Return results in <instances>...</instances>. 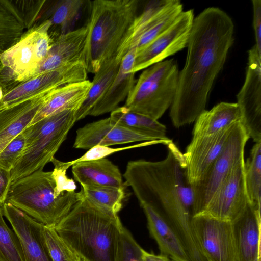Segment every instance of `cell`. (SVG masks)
Instances as JSON below:
<instances>
[{
	"label": "cell",
	"instance_id": "cell-14",
	"mask_svg": "<svg viewBox=\"0 0 261 261\" xmlns=\"http://www.w3.org/2000/svg\"><path fill=\"white\" fill-rule=\"evenodd\" d=\"M85 65L77 63L38 74L21 82L4 94L0 109L41 93L86 80Z\"/></svg>",
	"mask_w": 261,
	"mask_h": 261
},
{
	"label": "cell",
	"instance_id": "cell-24",
	"mask_svg": "<svg viewBox=\"0 0 261 261\" xmlns=\"http://www.w3.org/2000/svg\"><path fill=\"white\" fill-rule=\"evenodd\" d=\"M91 85V82L86 80L53 90L40 107L30 125L65 110H77L86 98Z\"/></svg>",
	"mask_w": 261,
	"mask_h": 261
},
{
	"label": "cell",
	"instance_id": "cell-27",
	"mask_svg": "<svg viewBox=\"0 0 261 261\" xmlns=\"http://www.w3.org/2000/svg\"><path fill=\"white\" fill-rule=\"evenodd\" d=\"M122 60L117 58L104 63L95 73L91 87L84 101L76 112V120L89 115L92 109L106 93L116 77Z\"/></svg>",
	"mask_w": 261,
	"mask_h": 261
},
{
	"label": "cell",
	"instance_id": "cell-19",
	"mask_svg": "<svg viewBox=\"0 0 261 261\" xmlns=\"http://www.w3.org/2000/svg\"><path fill=\"white\" fill-rule=\"evenodd\" d=\"M87 29L82 27L53 40L50 50L33 76L77 63L85 65Z\"/></svg>",
	"mask_w": 261,
	"mask_h": 261
},
{
	"label": "cell",
	"instance_id": "cell-40",
	"mask_svg": "<svg viewBox=\"0 0 261 261\" xmlns=\"http://www.w3.org/2000/svg\"><path fill=\"white\" fill-rule=\"evenodd\" d=\"M11 184V172L0 167V203L4 204L6 200Z\"/></svg>",
	"mask_w": 261,
	"mask_h": 261
},
{
	"label": "cell",
	"instance_id": "cell-42",
	"mask_svg": "<svg viewBox=\"0 0 261 261\" xmlns=\"http://www.w3.org/2000/svg\"><path fill=\"white\" fill-rule=\"evenodd\" d=\"M4 96V92L2 88L0 87V101L2 99Z\"/></svg>",
	"mask_w": 261,
	"mask_h": 261
},
{
	"label": "cell",
	"instance_id": "cell-15",
	"mask_svg": "<svg viewBox=\"0 0 261 261\" xmlns=\"http://www.w3.org/2000/svg\"><path fill=\"white\" fill-rule=\"evenodd\" d=\"M244 162L242 161L234 167L201 213L232 222L243 212L248 202Z\"/></svg>",
	"mask_w": 261,
	"mask_h": 261
},
{
	"label": "cell",
	"instance_id": "cell-32",
	"mask_svg": "<svg viewBox=\"0 0 261 261\" xmlns=\"http://www.w3.org/2000/svg\"><path fill=\"white\" fill-rule=\"evenodd\" d=\"M84 196L97 205L118 213L122 207L126 197L125 189L112 187H81Z\"/></svg>",
	"mask_w": 261,
	"mask_h": 261
},
{
	"label": "cell",
	"instance_id": "cell-18",
	"mask_svg": "<svg viewBox=\"0 0 261 261\" xmlns=\"http://www.w3.org/2000/svg\"><path fill=\"white\" fill-rule=\"evenodd\" d=\"M154 140H157L120 126L109 117L88 123L77 129L73 147L89 149L96 145L109 146Z\"/></svg>",
	"mask_w": 261,
	"mask_h": 261
},
{
	"label": "cell",
	"instance_id": "cell-28",
	"mask_svg": "<svg viewBox=\"0 0 261 261\" xmlns=\"http://www.w3.org/2000/svg\"><path fill=\"white\" fill-rule=\"evenodd\" d=\"M84 3L82 0H60L47 6L43 21H50L49 32L53 40L70 31L69 29L79 17Z\"/></svg>",
	"mask_w": 261,
	"mask_h": 261
},
{
	"label": "cell",
	"instance_id": "cell-13",
	"mask_svg": "<svg viewBox=\"0 0 261 261\" xmlns=\"http://www.w3.org/2000/svg\"><path fill=\"white\" fill-rule=\"evenodd\" d=\"M237 99L242 125L250 138L261 142V54L255 45L248 51L245 80Z\"/></svg>",
	"mask_w": 261,
	"mask_h": 261
},
{
	"label": "cell",
	"instance_id": "cell-26",
	"mask_svg": "<svg viewBox=\"0 0 261 261\" xmlns=\"http://www.w3.org/2000/svg\"><path fill=\"white\" fill-rule=\"evenodd\" d=\"M241 120V112L236 102H221L199 115L193 127V137L217 133Z\"/></svg>",
	"mask_w": 261,
	"mask_h": 261
},
{
	"label": "cell",
	"instance_id": "cell-22",
	"mask_svg": "<svg viewBox=\"0 0 261 261\" xmlns=\"http://www.w3.org/2000/svg\"><path fill=\"white\" fill-rule=\"evenodd\" d=\"M72 172L81 187L125 189L126 186L118 167L106 158L75 163Z\"/></svg>",
	"mask_w": 261,
	"mask_h": 261
},
{
	"label": "cell",
	"instance_id": "cell-41",
	"mask_svg": "<svg viewBox=\"0 0 261 261\" xmlns=\"http://www.w3.org/2000/svg\"><path fill=\"white\" fill-rule=\"evenodd\" d=\"M142 258L143 261H170V259L165 255L160 254L156 255L153 253L147 252L143 249Z\"/></svg>",
	"mask_w": 261,
	"mask_h": 261
},
{
	"label": "cell",
	"instance_id": "cell-6",
	"mask_svg": "<svg viewBox=\"0 0 261 261\" xmlns=\"http://www.w3.org/2000/svg\"><path fill=\"white\" fill-rule=\"evenodd\" d=\"M76 111L68 110L50 116L23 130L26 144L10 171L11 182L43 169L50 162L76 121Z\"/></svg>",
	"mask_w": 261,
	"mask_h": 261
},
{
	"label": "cell",
	"instance_id": "cell-2",
	"mask_svg": "<svg viewBox=\"0 0 261 261\" xmlns=\"http://www.w3.org/2000/svg\"><path fill=\"white\" fill-rule=\"evenodd\" d=\"M159 161L128 162L123 174L140 205L161 215L180 240L190 261H206L196 239L192 221L196 215L193 189L185 172L183 153L172 141Z\"/></svg>",
	"mask_w": 261,
	"mask_h": 261
},
{
	"label": "cell",
	"instance_id": "cell-31",
	"mask_svg": "<svg viewBox=\"0 0 261 261\" xmlns=\"http://www.w3.org/2000/svg\"><path fill=\"white\" fill-rule=\"evenodd\" d=\"M244 177L248 202L260 211L261 142L255 143L244 162Z\"/></svg>",
	"mask_w": 261,
	"mask_h": 261
},
{
	"label": "cell",
	"instance_id": "cell-7",
	"mask_svg": "<svg viewBox=\"0 0 261 261\" xmlns=\"http://www.w3.org/2000/svg\"><path fill=\"white\" fill-rule=\"evenodd\" d=\"M179 73L177 62L173 59L146 68L135 83L124 106L133 112L158 120L174 100Z\"/></svg>",
	"mask_w": 261,
	"mask_h": 261
},
{
	"label": "cell",
	"instance_id": "cell-10",
	"mask_svg": "<svg viewBox=\"0 0 261 261\" xmlns=\"http://www.w3.org/2000/svg\"><path fill=\"white\" fill-rule=\"evenodd\" d=\"M182 11V4L178 0L150 1L137 16L120 58L123 59L132 49H135L136 54L141 51L167 29Z\"/></svg>",
	"mask_w": 261,
	"mask_h": 261
},
{
	"label": "cell",
	"instance_id": "cell-39",
	"mask_svg": "<svg viewBox=\"0 0 261 261\" xmlns=\"http://www.w3.org/2000/svg\"><path fill=\"white\" fill-rule=\"evenodd\" d=\"M253 7V25L255 38V46L261 54V1H252Z\"/></svg>",
	"mask_w": 261,
	"mask_h": 261
},
{
	"label": "cell",
	"instance_id": "cell-3",
	"mask_svg": "<svg viewBox=\"0 0 261 261\" xmlns=\"http://www.w3.org/2000/svg\"><path fill=\"white\" fill-rule=\"evenodd\" d=\"M123 228L117 213L97 205L83 194L54 227L82 261H118Z\"/></svg>",
	"mask_w": 261,
	"mask_h": 261
},
{
	"label": "cell",
	"instance_id": "cell-21",
	"mask_svg": "<svg viewBox=\"0 0 261 261\" xmlns=\"http://www.w3.org/2000/svg\"><path fill=\"white\" fill-rule=\"evenodd\" d=\"M232 223L240 261H261L260 211L248 202Z\"/></svg>",
	"mask_w": 261,
	"mask_h": 261
},
{
	"label": "cell",
	"instance_id": "cell-11",
	"mask_svg": "<svg viewBox=\"0 0 261 261\" xmlns=\"http://www.w3.org/2000/svg\"><path fill=\"white\" fill-rule=\"evenodd\" d=\"M192 225L207 261H240L231 222L200 213L194 217Z\"/></svg>",
	"mask_w": 261,
	"mask_h": 261
},
{
	"label": "cell",
	"instance_id": "cell-23",
	"mask_svg": "<svg viewBox=\"0 0 261 261\" xmlns=\"http://www.w3.org/2000/svg\"><path fill=\"white\" fill-rule=\"evenodd\" d=\"M135 56V49H132L123 58L116 77L89 115L97 116L111 112L127 98L136 83L135 73L132 71Z\"/></svg>",
	"mask_w": 261,
	"mask_h": 261
},
{
	"label": "cell",
	"instance_id": "cell-34",
	"mask_svg": "<svg viewBox=\"0 0 261 261\" xmlns=\"http://www.w3.org/2000/svg\"><path fill=\"white\" fill-rule=\"evenodd\" d=\"M43 234L53 261H82L61 238L54 227L44 225Z\"/></svg>",
	"mask_w": 261,
	"mask_h": 261
},
{
	"label": "cell",
	"instance_id": "cell-9",
	"mask_svg": "<svg viewBox=\"0 0 261 261\" xmlns=\"http://www.w3.org/2000/svg\"><path fill=\"white\" fill-rule=\"evenodd\" d=\"M250 139L241 122L236 123L221 152L203 177L192 185L196 215L202 213L234 167L244 160Z\"/></svg>",
	"mask_w": 261,
	"mask_h": 261
},
{
	"label": "cell",
	"instance_id": "cell-5",
	"mask_svg": "<svg viewBox=\"0 0 261 261\" xmlns=\"http://www.w3.org/2000/svg\"><path fill=\"white\" fill-rule=\"evenodd\" d=\"M51 173L39 169L13 181L5 202L37 221L54 227L80 200L82 194L81 191L65 192L56 197Z\"/></svg>",
	"mask_w": 261,
	"mask_h": 261
},
{
	"label": "cell",
	"instance_id": "cell-29",
	"mask_svg": "<svg viewBox=\"0 0 261 261\" xmlns=\"http://www.w3.org/2000/svg\"><path fill=\"white\" fill-rule=\"evenodd\" d=\"M110 117L116 123L131 130L147 135L157 140L170 141L166 126L158 120L133 112L126 107H118L111 112Z\"/></svg>",
	"mask_w": 261,
	"mask_h": 261
},
{
	"label": "cell",
	"instance_id": "cell-37",
	"mask_svg": "<svg viewBox=\"0 0 261 261\" xmlns=\"http://www.w3.org/2000/svg\"><path fill=\"white\" fill-rule=\"evenodd\" d=\"M50 162L54 166L51 174L55 183V196L58 197L65 192L75 191L76 189L75 182L73 179L68 177L66 175L67 170L62 166L61 161L54 157Z\"/></svg>",
	"mask_w": 261,
	"mask_h": 261
},
{
	"label": "cell",
	"instance_id": "cell-8",
	"mask_svg": "<svg viewBox=\"0 0 261 261\" xmlns=\"http://www.w3.org/2000/svg\"><path fill=\"white\" fill-rule=\"evenodd\" d=\"M50 25L48 20L35 24L0 54V87L4 94L31 78L46 57L53 42Z\"/></svg>",
	"mask_w": 261,
	"mask_h": 261
},
{
	"label": "cell",
	"instance_id": "cell-20",
	"mask_svg": "<svg viewBox=\"0 0 261 261\" xmlns=\"http://www.w3.org/2000/svg\"><path fill=\"white\" fill-rule=\"evenodd\" d=\"M53 90L0 109V151L30 125Z\"/></svg>",
	"mask_w": 261,
	"mask_h": 261
},
{
	"label": "cell",
	"instance_id": "cell-17",
	"mask_svg": "<svg viewBox=\"0 0 261 261\" xmlns=\"http://www.w3.org/2000/svg\"><path fill=\"white\" fill-rule=\"evenodd\" d=\"M3 211L19 239L25 261H53L43 234L44 224L9 203L3 204Z\"/></svg>",
	"mask_w": 261,
	"mask_h": 261
},
{
	"label": "cell",
	"instance_id": "cell-4",
	"mask_svg": "<svg viewBox=\"0 0 261 261\" xmlns=\"http://www.w3.org/2000/svg\"><path fill=\"white\" fill-rule=\"evenodd\" d=\"M90 2L87 24V72L95 73L106 62L118 59L133 31L137 0H96Z\"/></svg>",
	"mask_w": 261,
	"mask_h": 261
},
{
	"label": "cell",
	"instance_id": "cell-36",
	"mask_svg": "<svg viewBox=\"0 0 261 261\" xmlns=\"http://www.w3.org/2000/svg\"><path fill=\"white\" fill-rule=\"evenodd\" d=\"M26 136L23 131L0 151V167L11 171L23 151Z\"/></svg>",
	"mask_w": 261,
	"mask_h": 261
},
{
	"label": "cell",
	"instance_id": "cell-30",
	"mask_svg": "<svg viewBox=\"0 0 261 261\" xmlns=\"http://www.w3.org/2000/svg\"><path fill=\"white\" fill-rule=\"evenodd\" d=\"M26 30L14 1L0 0V54L14 45Z\"/></svg>",
	"mask_w": 261,
	"mask_h": 261
},
{
	"label": "cell",
	"instance_id": "cell-33",
	"mask_svg": "<svg viewBox=\"0 0 261 261\" xmlns=\"http://www.w3.org/2000/svg\"><path fill=\"white\" fill-rule=\"evenodd\" d=\"M3 204L0 203V261H25L19 239L4 219Z\"/></svg>",
	"mask_w": 261,
	"mask_h": 261
},
{
	"label": "cell",
	"instance_id": "cell-35",
	"mask_svg": "<svg viewBox=\"0 0 261 261\" xmlns=\"http://www.w3.org/2000/svg\"><path fill=\"white\" fill-rule=\"evenodd\" d=\"M159 143L165 144L166 143V141L163 140L145 141L141 143L119 148H111L109 146L96 145L88 149V151L81 157L69 162L61 161V164L67 170L70 167L72 166L73 164L77 162L105 158L110 154L121 150L154 145Z\"/></svg>",
	"mask_w": 261,
	"mask_h": 261
},
{
	"label": "cell",
	"instance_id": "cell-38",
	"mask_svg": "<svg viewBox=\"0 0 261 261\" xmlns=\"http://www.w3.org/2000/svg\"><path fill=\"white\" fill-rule=\"evenodd\" d=\"M142 250L129 231L124 227L118 261H143Z\"/></svg>",
	"mask_w": 261,
	"mask_h": 261
},
{
	"label": "cell",
	"instance_id": "cell-25",
	"mask_svg": "<svg viewBox=\"0 0 261 261\" xmlns=\"http://www.w3.org/2000/svg\"><path fill=\"white\" fill-rule=\"evenodd\" d=\"M146 216L151 236L156 241L160 254L172 261H190L179 237L167 222L152 208L140 205Z\"/></svg>",
	"mask_w": 261,
	"mask_h": 261
},
{
	"label": "cell",
	"instance_id": "cell-12",
	"mask_svg": "<svg viewBox=\"0 0 261 261\" xmlns=\"http://www.w3.org/2000/svg\"><path fill=\"white\" fill-rule=\"evenodd\" d=\"M194 19L193 9L183 11L167 29L136 54L132 71L145 69L186 47Z\"/></svg>",
	"mask_w": 261,
	"mask_h": 261
},
{
	"label": "cell",
	"instance_id": "cell-1",
	"mask_svg": "<svg viewBox=\"0 0 261 261\" xmlns=\"http://www.w3.org/2000/svg\"><path fill=\"white\" fill-rule=\"evenodd\" d=\"M231 17L218 7L205 9L194 17L185 66L170 116L177 128L195 121L205 110L213 83L234 41Z\"/></svg>",
	"mask_w": 261,
	"mask_h": 261
},
{
	"label": "cell",
	"instance_id": "cell-16",
	"mask_svg": "<svg viewBox=\"0 0 261 261\" xmlns=\"http://www.w3.org/2000/svg\"><path fill=\"white\" fill-rule=\"evenodd\" d=\"M234 124L211 135L192 138L183 153L186 174L191 185L203 177L217 158Z\"/></svg>",
	"mask_w": 261,
	"mask_h": 261
}]
</instances>
